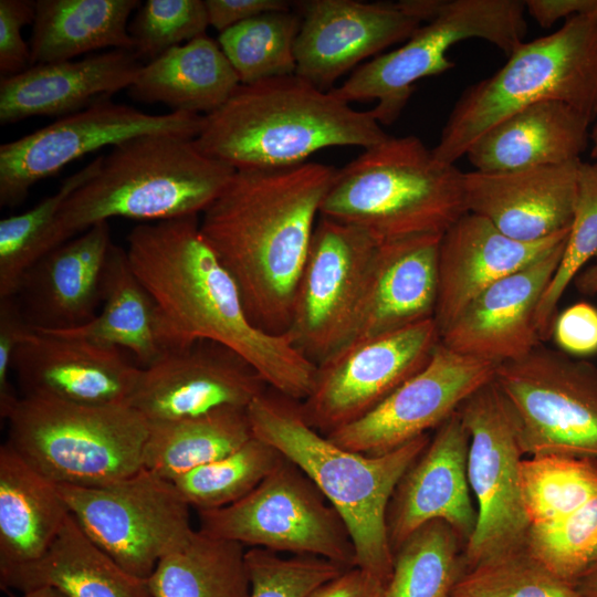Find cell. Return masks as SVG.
Segmentation results:
<instances>
[{
    "mask_svg": "<svg viewBox=\"0 0 597 597\" xmlns=\"http://www.w3.org/2000/svg\"><path fill=\"white\" fill-rule=\"evenodd\" d=\"M112 244L108 221L98 222L30 268L17 296L34 329L67 331L97 315Z\"/></svg>",
    "mask_w": 597,
    "mask_h": 597,
    "instance_id": "26",
    "label": "cell"
},
{
    "mask_svg": "<svg viewBox=\"0 0 597 597\" xmlns=\"http://www.w3.org/2000/svg\"><path fill=\"white\" fill-rule=\"evenodd\" d=\"M209 27L202 0H147L128 24L135 52L147 62L169 49L206 35Z\"/></svg>",
    "mask_w": 597,
    "mask_h": 597,
    "instance_id": "44",
    "label": "cell"
},
{
    "mask_svg": "<svg viewBox=\"0 0 597 597\" xmlns=\"http://www.w3.org/2000/svg\"><path fill=\"white\" fill-rule=\"evenodd\" d=\"M126 240L129 264L156 304L165 352L217 342L245 358L269 388L296 401L308 396L316 365L287 334L252 323L235 281L202 237L199 216L142 223Z\"/></svg>",
    "mask_w": 597,
    "mask_h": 597,
    "instance_id": "1",
    "label": "cell"
},
{
    "mask_svg": "<svg viewBox=\"0 0 597 597\" xmlns=\"http://www.w3.org/2000/svg\"><path fill=\"white\" fill-rule=\"evenodd\" d=\"M7 443L55 484L96 486L143 468L148 420L128 405L20 397Z\"/></svg>",
    "mask_w": 597,
    "mask_h": 597,
    "instance_id": "8",
    "label": "cell"
},
{
    "mask_svg": "<svg viewBox=\"0 0 597 597\" xmlns=\"http://www.w3.org/2000/svg\"><path fill=\"white\" fill-rule=\"evenodd\" d=\"M388 135L370 111H358L296 74L240 84L203 115L196 147L239 169L301 165L329 147H373Z\"/></svg>",
    "mask_w": 597,
    "mask_h": 597,
    "instance_id": "3",
    "label": "cell"
},
{
    "mask_svg": "<svg viewBox=\"0 0 597 597\" xmlns=\"http://www.w3.org/2000/svg\"><path fill=\"white\" fill-rule=\"evenodd\" d=\"M524 13V1L519 0H441L436 14L400 48L362 64L331 91L349 104L377 101L370 112L380 125H389L401 114L417 81L454 66L448 51L455 43L481 39L509 56L526 34Z\"/></svg>",
    "mask_w": 597,
    "mask_h": 597,
    "instance_id": "9",
    "label": "cell"
},
{
    "mask_svg": "<svg viewBox=\"0 0 597 597\" xmlns=\"http://www.w3.org/2000/svg\"><path fill=\"white\" fill-rule=\"evenodd\" d=\"M138 0H36L31 65L71 61L104 48L135 51L128 19Z\"/></svg>",
    "mask_w": 597,
    "mask_h": 597,
    "instance_id": "32",
    "label": "cell"
},
{
    "mask_svg": "<svg viewBox=\"0 0 597 597\" xmlns=\"http://www.w3.org/2000/svg\"><path fill=\"white\" fill-rule=\"evenodd\" d=\"M234 171L184 136L145 134L125 140L102 156L97 171L65 199L45 254L111 218L157 222L199 216Z\"/></svg>",
    "mask_w": 597,
    "mask_h": 597,
    "instance_id": "5",
    "label": "cell"
},
{
    "mask_svg": "<svg viewBox=\"0 0 597 597\" xmlns=\"http://www.w3.org/2000/svg\"><path fill=\"white\" fill-rule=\"evenodd\" d=\"M469 434L454 412L441 423L397 484L387 511L392 552L420 526L448 523L465 543L476 523L468 480Z\"/></svg>",
    "mask_w": 597,
    "mask_h": 597,
    "instance_id": "22",
    "label": "cell"
},
{
    "mask_svg": "<svg viewBox=\"0 0 597 597\" xmlns=\"http://www.w3.org/2000/svg\"><path fill=\"white\" fill-rule=\"evenodd\" d=\"M336 168L306 161L235 170L201 213L202 237L235 281L252 323L290 327L295 292Z\"/></svg>",
    "mask_w": 597,
    "mask_h": 597,
    "instance_id": "2",
    "label": "cell"
},
{
    "mask_svg": "<svg viewBox=\"0 0 597 597\" xmlns=\"http://www.w3.org/2000/svg\"><path fill=\"white\" fill-rule=\"evenodd\" d=\"M574 283L577 291L584 295L597 294V262L579 272Z\"/></svg>",
    "mask_w": 597,
    "mask_h": 597,
    "instance_id": "52",
    "label": "cell"
},
{
    "mask_svg": "<svg viewBox=\"0 0 597 597\" xmlns=\"http://www.w3.org/2000/svg\"><path fill=\"white\" fill-rule=\"evenodd\" d=\"M525 10L543 28L562 18L597 13V0H526Z\"/></svg>",
    "mask_w": 597,
    "mask_h": 597,
    "instance_id": "51",
    "label": "cell"
},
{
    "mask_svg": "<svg viewBox=\"0 0 597 597\" xmlns=\"http://www.w3.org/2000/svg\"><path fill=\"white\" fill-rule=\"evenodd\" d=\"M245 561L251 597H306L347 569L317 556H281L258 547L247 548Z\"/></svg>",
    "mask_w": 597,
    "mask_h": 597,
    "instance_id": "45",
    "label": "cell"
},
{
    "mask_svg": "<svg viewBox=\"0 0 597 597\" xmlns=\"http://www.w3.org/2000/svg\"><path fill=\"white\" fill-rule=\"evenodd\" d=\"M597 256V163L580 160L577 193L565 250L535 312V326L541 341L552 336L558 303L584 265Z\"/></svg>",
    "mask_w": 597,
    "mask_h": 597,
    "instance_id": "42",
    "label": "cell"
},
{
    "mask_svg": "<svg viewBox=\"0 0 597 597\" xmlns=\"http://www.w3.org/2000/svg\"><path fill=\"white\" fill-rule=\"evenodd\" d=\"M594 147L591 149V157L597 158V126L593 133Z\"/></svg>",
    "mask_w": 597,
    "mask_h": 597,
    "instance_id": "55",
    "label": "cell"
},
{
    "mask_svg": "<svg viewBox=\"0 0 597 597\" xmlns=\"http://www.w3.org/2000/svg\"><path fill=\"white\" fill-rule=\"evenodd\" d=\"M566 241L483 291L440 335V343L496 365L534 350L542 344L536 307L558 269Z\"/></svg>",
    "mask_w": 597,
    "mask_h": 597,
    "instance_id": "21",
    "label": "cell"
},
{
    "mask_svg": "<svg viewBox=\"0 0 597 597\" xmlns=\"http://www.w3.org/2000/svg\"><path fill=\"white\" fill-rule=\"evenodd\" d=\"M463 171L413 135L388 136L336 169L321 216L386 241L443 234L467 213Z\"/></svg>",
    "mask_w": 597,
    "mask_h": 597,
    "instance_id": "6",
    "label": "cell"
},
{
    "mask_svg": "<svg viewBox=\"0 0 597 597\" xmlns=\"http://www.w3.org/2000/svg\"><path fill=\"white\" fill-rule=\"evenodd\" d=\"M498 365L459 354L441 343L426 366L362 418L326 437L366 455H380L437 429L476 390L495 378Z\"/></svg>",
    "mask_w": 597,
    "mask_h": 597,
    "instance_id": "17",
    "label": "cell"
},
{
    "mask_svg": "<svg viewBox=\"0 0 597 597\" xmlns=\"http://www.w3.org/2000/svg\"><path fill=\"white\" fill-rule=\"evenodd\" d=\"M102 156L67 177L59 190L33 208L0 221V297L17 295L30 268L45 254V243L65 199L98 169Z\"/></svg>",
    "mask_w": 597,
    "mask_h": 597,
    "instance_id": "40",
    "label": "cell"
},
{
    "mask_svg": "<svg viewBox=\"0 0 597 597\" xmlns=\"http://www.w3.org/2000/svg\"><path fill=\"white\" fill-rule=\"evenodd\" d=\"M552 336L558 348L580 357L597 353V307L575 303L557 314Z\"/></svg>",
    "mask_w": 597,
    "mask_h": 597,
    "instance_id": "48",
    "label": "cell"
},
{
    "mask_svg": "<svg viewBox=\"0 0 597 597\" xmlns=\"http://www.w3.org/2000/svg\"><path fill=\"white\" fill-rule=\"evenodd\" d=\"M102 302V312L88 323L67 331L44 332L124 348L135 356L142 368L151 365L165 353L156 304L134 273L126 250L114 243L105 265Z\"/></svg>",
    "mask_w": 597,
    "mask_h": 597,
    "instance_id": "33",
    "label": "cell"
},
{
    "mask_svg": "<svg viewBox=\"0 0 597 597\" xmlns=\"http://www.w3.org/2000/svg\"><path fill=\"white\" fill-rule=\"evenodd\" d=\"M569 230L523 242L505 235L482 216L467 212L460 217L439 244L433 315L439 336L483 291L564 242Z\"/></svg>",
    "mask_w": 597,
    "mask_h": 597,
    "instance_id": "25",
    "label": "cell"
},
{
    "mask_svg": "<svg viewBox=\"0 0 597 597\" xmlns=\"http://www.w3.org/2000/svg\"><path fill=\"white\" fill-rule=\"evenodd\" d=\"M20 597H67L61 590L52 586H40L21 594Z\"/></svg>",
    "mask_w": 597,
    "mask_h": 597,
    "instance_id": "54",
    "label": "cell"
},
{
    "mask_svg": "<svg viewBox=\"0 0 597 597\" xmlns=\"http://www.w3.org/2000/svg\"><path fill=\"white\" fill-rule=\"evenodd\" d=\"M240 84L218 42L206 34L144 64L128 92L136 101L161 103L172 112L208 115Z\"/></svg>",
    "mask_w": 597,
    "mask_h": 597,
    "instance_id": "31",
    "label": "cell"
},
{
    "mask_svg": "<svg viewBox=\"0 0 597 597\" xmlns=\"http://www.w3.org/2000/svg\"><path fill=\"white\" fill-rule=\"evenodd\" d=\"M203 115H154L109 101L98 102L0 146V206L15 207L30 188L84 155L145 134L195 139Z\"/></svg>",
    "mask_w": 597,
    "mask_h": 597,
    "instance_id": "15",
    "label": "cell"
},
{
    "mask_svg": "<svg viewBox=\"0 0 597 597\" xmlns=\"http://www.w3.org/2000/svg\"><path fill=\"white\" fill-rule=\"evenodd\" d=\"M457 412L469 434L468 480L476 501L475 527L463 548L468 569L525 546L530 530L521 493L525 455L515 417L495 380L471 395Z\"/></svg>",
    "mask_w": 597,
    "mask_h": 597,
    "instance_id": "13",
    "label": "cell"
},
{
    "mask_svg": "<svg viewBox=\"0 0 597 597\" xmlns=\"http://www.w3.org/2000/svg\"><path fill=\"white\" fill-rule=\"evenodd\" d=\"M12 370L21 397L78 405H128L142 367L119 348L34 331L17 347Z\"/></svg>",
    "mask_w": 597,
    "mask_h": 597,
    "instance_id": "20",
    "label": "cell"
},
{
    "mask_svg": "<svg viewBox=\"0 0 597 597\" xmlns=\"http://www.w3.org/2000/svg\"><path fill=\"white\" fill-rule=\"evenodd\" d=\"M580 159L511 171L463 174L468 212L505 235L534 242L569 229Z\"/></svg>",
    "mask_w": 597,
    "mask_h": 597,
    "instance_id": "23",
    "label": "cell"
},
{
    "mask_svg": "<svg viewBox=\"0 0 597 597\" xmlns=\"http://www.w3.org/2000/svg\"><path fill=\"white\" fill-rule=\"evenodd\" d=\"M69 515L57 485L4 442L0 447V577L41 559Z\"/></svg>",
    "mask_w": 597,
    "mask_h": 597,
    "instance_id": "29",
    "label": "cell"
},
{
    "mask_svg": "<svg viewBox=\"0 0 597 597\" xmlns=\"http://www.w3.org/2000/svg\"><path fill=\"white\" fill-rule=\"evenodd\" d=\"M297 11H270L219 33L218 44L241 84L295 74Z\"/></svg>",
    "mask_w": 597,
    "mask_h": 597,
    "instance_id": "37",
    "label": "cell"
},
{
    "mask_svg": "<svg viewBox=\"0 0 597 597\" xmlns=\"http://www.w3.org/2000/svg\"><path fill=\"white\" fill-rule=\"evenodd\" d=\"M148 422L143 468L171 482L253 437L248 408L224 407L197 417Z\"/></svg>",
    "mask_w": 597,
    "mask_h": 597,
    "instance_id": "34",
    "label": "cell"
},
{
    "mask_svg": "<svg viewBox=\"0 0 597 597\" xmlns=\"http://www.w3.org/2000/svg\"><path fill=\"white\" fill-rule=\"evenodd\" d=\"M269 386L233 349L196 341L166 350L142 368L128 406L148 421L197 417L224 408H248Z\"/></svg>",
    "mask_w": 597,
    "mask_h": 597,
    "instance_id": "18",
    "label": "cell"
},
{
    "mask_svg": "<svg viewBox=\"0 0 597 597\" xmlns=\"http://www.w3.org/2000/svg\"><path fill=\"white\" fill-rule=\"evenodd\" d=\"M296 7L295 74L323 91L362 61L405 42L425 22L412 0H306Z\"/></svg>",
    "mask_w": 597,
    "mask_h": 597,
    "instance_id": "19",
    "label": "cell"
},
{
    "mask_svg": "<svg viewBox=\"0 0 597 597\" xmlns=\"http://www.w3.org/2000/svg\"><path fill=\"white\" fill-rule=\"evenodd\" d=\"M247 547L195 531L147 578L154 597H251Z\"/></svg>",
    "mask_w": 597,
    "mask_h": 597,
    "instance_id": "35",
    "label": "cell"
},
{
    "mask_svg": "<svg viewBox=\"0 0 597 597\" xmlns=\"http://www.w3.org/2000/svg\"><path fill=\"white\" fill-rule=\"evenodd\" d=\"M521 493L530 527L557 521L597 494V459L568 455L524 458Z\"/></svg>",
    "mask_w": 597,
    "mask_h": 597,
    "instance_id": "38",
    "label": "cell"
},
{
    "mask_svg": "<svg viewBox=\"0 0 597 597\" xmlns=\"http://www.w3.org/2000/svg\"><path fill=\"white\" fill-rule=\"evenodd\" d=\"M283 458L253 436L231 453L177 478L174 484L190 507L217 510L248 495Z\"/></svg>",
    "mask_w": 597,
    "mask_h": 597,
    "instance_id": "39",
    "label": "cell"
},
{
    "mask_svg": "<svg viewBox=\"0 0 597 597\" xmlns=\"http://www.w3.org/2000/svg\"><path fill=\"white\" fill-rule=\"evenodd\" d=\"M441 235L417 234L378 242L346 343L433 318Z\"/></svg>",
    "mask_w": 597,
    "mask_h": 597,
    "instance_id": "24",
    "label": "cell"
},
{
    "mask_svg": "<svg viewBox=\"0 0 597 597\" xmlns=\"http://www.w3.org/2000/svg\"><path fill=\"white\" fill-rule=\"evenodd\" d=\"M306 597H387V582L359 567H352Z\"/></svg>",
    "mask_w": 597,
    "mask_h": 597,
    "instance_id": "50",
    "label": "cell"
},
{
    "mask_svg": "<svg viewBox=\"0 0 597 597\" xmlns=\"http://www.w3.org/2000/svg\"><path fill=\"white\" fill-rule=\"evenodd\" d=\"M34 331L15 295L0 297V417L2 419H8L20 399L10 381L15 349Z\"/></svg>",
    "mask_w": 597,
    "mask_h": 597,
    "instance_id": "46",
    "label": "cell"
},
{
    "mask_svg": "<svg viewBox=\"0 0 597 597\" xmlns=\"http://www.w3.org/2000/svg\"><path fill=\"white\" fill-rule=\"evenodd\" d=\"M199 531L275 553L326 558L355 567L346 523L315 483L283 458L248 495L217 510L197 511Z\"/></svg>",
    "mask_w": 597,
    "mask_h": 597,
    "instance_id": "10",
    "label": "cell"
},
{
    "mask_svg": "<svg viewBox=\"0 0 597 597\" xmlns=\"http://www.w3.org/2000/svg\"><path fill=\"white\" fill-rule=\"evenodd\" d=\"M543 101L563 102L597 118V13L569 18L557 31L523 42L491 76L454 104L433 156L449 165L490 128Z\"/></svg>",
    "mask_w": 597,
    "mask_h": 597,
    "instance_id": "7",
    "label": "cell"
},
{
    "mask_svg": "<svg viewBox=\"0 0 597 597\" xmlns=\"http://www.w3.org/2000/svg\"><path fill=\"white\" fill-rule=\"evenodd\" d=\"M451 597H584L521 547L465 569Z\"/></svg>",
    "mask_w": 597,
    "mask_h": 597,
    "instance_id": "41",
    "label": "cell"
},
{
    "mask_svg": "<svg viewBox=\"0 0 597 597\" xmlns=\"http://www.w3.org/2000/svg\"><path fill=\"white\" fill-rule=\"evenodd\" d=\"M496 385L516 420L526 457L597 459V366L538 345L498 365Z\"/></svg>",
    "mask_w": 597,
    "mask_h": 597,
    "instance_id": "11",
    "label": "cell"
},
{
    "mask_svg": "<svg viewBox=\"0 0 597 597\" xmlns=\"http://www.w3.org/2000/svg\"><path fill=\"white\" fill-rule=\"evenodd\" d=\"M0 585L21 593L52 586L67 597H154L147 578L100 548L71 513L43 557L0 577Z\"/></svg>",
    "mask_w": 597,
    "mask_h": 597,
    "instance_id": "30",
    "label": "cell"
},
{
    "mask_svg": "<svg viewBox=\"0 0 597 597\" xmlns=\"http://www.w3.org/2000/svg\"><path fill=\"white\" fill-rule=\"evenodd\" d=\"M574 586L584 597H597V561L576 580Z\"/></svg>",
    "mask_w": 597,
    "mask_h": 597,
    "instance_id": "53",
    "label": "cell"
},
{
    "mask_svg": "<svg viewBox=\"0 0 597 597\" xmlns=\"http://www.w3.org/2000/svg\"><path fill=\"white\" fill-rule=\"evenodd\" d=\"M590 119L558 101L522 108L485 132L468 150L475 170L511 171L580 159Z\"/></svg>",
    "mask_w": 597,
    "mask_h": 597,
    "instance_id": "28",
    "label": "cell"
},
{
    "mask_svg": "<svg viewBox=\"0 0 597 597\" xmlns=\"http://www.w3.org/2000/svg\"><path fill=\"white\" fill-rule=\"evenodd\" d=\"M378 242L362 228L320 216L285 333L315 365L347 342L367 266Z\"/></svg>",
    "mask_w": 597,
    "mask_h": 597,
    "instance_id": "16",
    "label": "cell"
},
{
    "mask_svg": "<svg viewBox=\"0 0 597 597\" xmlns=\"http://www.w3.org/2000/svg\"><path fill=\"white\" fill-rule=\"evenodd\" d=\"M525 547L548 570L574 585L597 561V494L557 521L531 526Z\"/></svg>",
    "mask_w": 597,
    "mask_h": 597,
    "instance_id": "43",
    "label": "cell"
},
{
    "mask_svg": "<svg viewBox=\"0 0 597 597\" xmlns=\"http://www.w3.org/2000/svg\"><path fill=\"white\" fill-rule=\"evenodd\" d=\"M135 51L115 50L76 61L31 65L0 81V123L32 116H67L111 97L135 81L142 66Z\"/></svg>",
    "mask_w": 597,
    "mask_h": 597,
    "instance_id": "27",
    "label": "cell"
},
{
    "mask_svg": "<svg viewBox=\"0 0 597 597\" xmlns=\"http://www.w3.org/2000/svg\"><path fill=\"white\" fill-rule=\"evenodd\" d=\"M35 1L0 0V72L1 77L15 75L31 66L30 46L21 35L33 24Z\"/></svg>",
    "mask_w": 597,
    "mask_h": 597,
    "instance_id": "47",
    "label": "cell"
},
{
    "mask_svg": "<svg viewBox=\"0 0 597 597\" xmlns=\"http://www.w3.org/2000/svg\"><path fill=\"white\" fill-rule=\"evenodd\" d=\"M440 343L433 318L406 328L354 339L316 365L305 421L323 434L369 412L422 369Z\"/></svg>",
    "mask_w": 597,
    "mask_h": 597,
    "instance_id": "14",
    "label": "cell"
},
{
    "mask_svg": "<svg viewBox=\"0 0 597 597\" xmlns=\"http://www.w3.org/2000/svg\"><path fill=\"white\" fill-rule=\"evenodd\" d=\"M253 436L296 464L343 517L355 546V567L389 580L394 552L387 511L400 479L431 437L422 434L380 455L347 450L304 419L300 401L268 388L248 407Z\"/></svg>",
    "mask_w": 597,
    "mask_h": 597,
    "instance_id": "4",
    "label": "cell"
},
{
    "mask_svg": "<svg viewBox=\"0 0 597 597\" xmlns=\"http://www.w3.org/2000/svg\"><path fill=\"white\" fill-rule=\"evenodd\" d=\"M464 542L443 521L410 534L394 553L387 597H451L464 572Z\"/></svg>",
    "mask_w": 597,
    "mask_h": 597,
    "instance_id": "36",
    "label": "cell"
},
{
    "mask_svg": "<svg viewBox=\"0 0 597 597\" xmlns=\"http://www.w3.org/2000/svg\"><path fill=\"white\" fill-rule=\"evenodd\" d=\"M56 485L84 533L138 577L148 578L195 532L174 482L146 468L104 485Z\"/></svg>",
    "mask_w": 597,
    "mask_h": 597,
    "instance_id": "12",
    "label": "cell"
},
{
    "mask_svg": "<svg viewBox=\"0 0 597 597\" xmlns=\"http://www.w3.org/2000/svg\"><path fill=\"white\" fill-rule=\"evenodd\" d=\"M209 25L219 33L270 11L290 10L285 0H205Z\"/></svg>",
    "mask_w": 597,
    "mask_h": 597,
    "instance_id": "49",
    "label": "cell"
}]
</instances>
